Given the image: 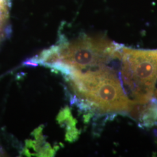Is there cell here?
<instances>
[{
    "label": "cell",
    "mask_w": 157,
    "mask_h": 157,
    "mask_svg": "<svg viewBox=\"0 0 157 157\" xmlns=\"http://www.w3.org/2000/svg\"><path fill=\"white\" fill-rule=\"evenodd\" d=\"M67 78L83 108L102 113L128 112L135 102L126 94L114 71L105 65L86 72L72 69Z\"/></svg>",
    "instance_id": "1"
},
{
    "label": "cell",
    "mask_w": 157,
    "mask_h": 157,
    "mask_svg": "<svg viewBox=\"0 0 157 157\" xmlns=\"http://www.w3.org/2000/svg\"><path fill=\"white\" fill-rule=\"evenodd\" d=\"M118 45L104 37L84 36L71 42L62 40L50 48L51 65H61L70 69L82 71L98 67L119 57Z\"/></svg>",
    "instance_id": "2"
},
{
    "label": "cell",
    "mask_w": 157,
    "mask_h": 157,
    "mask_svg": "<svg viewBox=\"0 0 157 157\" xmlns=\"http://www.w3.org/2000/svg\"><path fill=\"white\" fill-rule=\"evenodd\" d=\"M121 74L135 101L151 100L157 80V50L121 49Z\"/></svg>",
    "instance_id": "3"
},
{
    "label": "cell",
    "mask_w": 157,
    "mask_h": 157,
    "mask_svg": "<svg viewBox=\"0 0 157 157\" xmlns=\"http://www.w3.org/2000/svg\"><path fill=\"white\" fill-rule=\"evenodd\" d=\"M57 119L59 124L63 123L67 126V140L71 141L76 140L78 136V132L76 128V121L72 117L70 110L67 108L63 109L59 113Z\"/></svg>",
    "instance_id": "4"
},
{
    "label": "cell",
    "mask_w": 157,
    "mask_h": 157,
    "mask_svg": "<svg viewBox=\"0 0 157 157\" xmlns=\"http://www.w3.org/2000/svg\"><path fill=\"white\" fill-rule=\"evenodd\" d=\"M9 5L10 0H0V30L6 21Z\"/></svg>",
    "instance_id": "5"
}]
</instances>
